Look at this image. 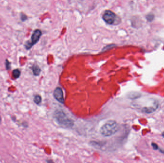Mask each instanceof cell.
Returning a JSON list of instances; mask_svg holds the SVG:
<instances>
[{"mask_svg":"<svg viewBox=\"0 0 164 163\" xmlns=\"http://www.w3.org/2000/svg\"><path fill=\"white\" fill-rule=\"evenodd\" d=\"M53 116L55 122L62 127L70 128L74 125L73 120L68 117L62 110H56Z\"/></svg>","mask_w":164,"mask_h":163,"instance_id":"cell-1","label":"cell"},{"mask_svg":"<svg viewBox=\"0 0 164 163\" xmlns=\"http://www.w3.org/2000/svg\"><path fill=\"white\" fill-rule=\"evenodd\" d=\"M119 130V126L115 120H108L100 129V133L104 137L112 136Z\"/></svg>","mask_w":164,"mask_h":163,"instance_id":"cell-2","label":"cell"},{"mask_svg":"<svg viewBox=\"0 0 164 163\" xmlns=\"http://www.w3.org/2000/svg\"><path fill=\"white\" fill-rule=\"evenodd\" d=\"M42 32L40 30H35L31 36V40L27 41L24 44V46L26 49L28 50L39 41Z\"/></svg>","mask_w":164,"mask_h":163,"instance_id":"cell-3","label":"cell"},{"mask_svg":"<svg viewBox=\"0 0 164 163\" xmlns=\"http://www.w3.org/2000/svg\"><path fill=\"white\" fill-rule=\"evenodd\" d=\"M102 18L104 21L108 24H113L116 20V15L113 12L107 10L104 12Z\"/></svg>","mask_w":164,"mask_h":163,"instance_id":"cell-4","label":"cell"},{"mask_svg":"<svg viewBox=\"0 0 164 163\" xmlns=\"http://www.w3.org/2000/svg\"><path fill=\"white\" fill-rule=\"evenodd\" d=\"M53 95L55 99H56L57 101H58L62 104H63L64 103L63 93L62 88H60L59 87H57L54 90Z\"/></svg>","mask_w":164,"mask_h":163,"instance_id":"cell-5","label":"cell"},{"mask_svg":"<svg viewBox=\"0 0 164 163\" xmlns=\"http://www.w3.org/2000/svg\"><path fill=\"white\" fill-rule=\"evenodd\" d=\"M33 73L35 76H38L41 74V70L38 65L37 64H34L31 67Z\"/></svg>","mask_w":164,"mask_h":163,"instance_id":"cell-6","label":"cell"},{"mask_svg":"<svg viewBox=\"0 0 164 163\" xmlns=\"http://www.w3.org/2000/svg\"><path fill=\"white\" fill-rule=\"evenodd\" d=\"M157 108V107H144L142 109V112L147 114H150L154 112Z\"/></svg>","mask_w":164,"mask_h":163,"instance_id":"cell-7","label":"cell"},{"mask_svg":"<svg viewBox=\"0 0 164 163\" xmlns=\"http://www.w3.org/2000/svg\"><path fill=\"white\" fill-rule=\"evenodd\" d=\"M21 75V71L19 69H16L12 71V77L14 79L16 80L20 77Z\"/></svg>","mask_w":164,"mask_h":163,"instance_id":"cell-8","label":"cell"},{"mask_svg":"<svg viewBox=\"0 0 164 163\" xmlns=\"http://www.w3.org/2000/svg\"><path fill=\"white\" fill-rule=\"evenodd\" d=\"M41 101H42V98L39 95H35L34 98V102H35V104L37 105L40 104Z\"/></svg>","mask_w":164,"mask_h":163,"instance_id":"cell-9","label":"cell"},{"mask_svg":"<svg viewBox=\"0 0 164 163\" xmlns=\"http://www.w3.org/2000/svg\"><path fill=\"white\" fill-rule=\"evenodd\" d=\"M5 67H6V70H9L11 69V62L8 60V59H6V62H5Z\"/></svg>","mask_w":164,"mask_h":163,"instance_id":"cell-10","label":"cell"},{"mask_svg":"<svg viewBox=\"0 0 164 163\" xmlns=\"http://www.w3.org/2000/svg\"><path fill=\"white\" fill-rule=\"evenodd\" d=\"M20 19L22 22L26 21L27 19V16L23 13H20Z\"/></svg>","mask_w":164,"mask_h":163,"instance_id":"cell-11","label":"cell"},{"mask_svg":"<svg viewBox=\"0 0 164 163\" xmlns=\"http://www.w3.org/2000/svg\"><path fill=\"white\" fill-rule=\"evenodd\" d=\"M151 146L154 150H158L159 148L158 145L156 144V143H154V142L151 143Z\"/></svg>","mask_w":164,"mask_h":163,"instance_id":"cell-12","label":"cell"},{"mask_svg":"<svg viewBox=\"0 0 164 163\" xmlns=\"http://www.w3.org/2000/svg\"><path fill=\"white\" fill-rule=\"evenodd\" d=\"M22 126H23L24 128H27V127L28 126V124L27 122L24 121L22 123Z\"/></svg>","mask_w":164,"mask_h":163,"instance_id":"cell-13","label":"cell"},{"mask_svg":"<svg viewBox=\"0 0 164 163\" xmlns=\"http://www.w3.org/2000/svg\"><path fill=\"white\" fill-rule=\"evenodd\" d=\"M159 152L162 153V154H164V149H163V148H160L159 147Z\"/></svg>","mask_w":164,"mask_h":163,"instance_id":"cell-14","label":"cell"},{"mask_svg":"<svg viewBox=\"0 0 164 163\" xmlns=\"http://www.w3.org/2000/svg\"><path fill=\"white\" fill-rule=\"evenodd\" d=\"M46 162L47 163H55L51 159H48L46 160Z\"/></svg>","mask_w":164,"mask_h":163,"instance_id":"cell-15","label":"cell"},{"mask_svg":"<svg viewBox=\"0 0 164 163\" xmlns=\"http://www.w3.org/2000/svg\"><path fill=\"white\" fill-rule=\"evenodd\" d=\"M11 119H12V120H13V122H16V116H13V117H12Z\"/></svg>","mask_w":164,"mask_h":163,"instance_id":"cell-16","label":"cell"},{"mask_svg":"<svg viewBox=\"0 0 164 163\" xmlns=\"http://www.w3.org/2000/svg\"><path fill=\"white\" fill-rule=\"evenodd\" d=\"M161 136L162 137H163L164 138V131L162 133Z\"/></svg>","mask_w":164,"mask_h":163,"instance_id":"cell-17","label":"cell"},{"mask_svg":"<svg viewBox=\"0 0 164 163\" xmlns=\"http://www.w3.org/2000/svg\"><path fill=\"white\" fill-rule=\"evenodd\" d=\"M1 122H2V118H1V117L0 116V124L1 123Z\"/></svg>","mask_w":164,"mask_h":163,"instance_id":"cell-18","label":"cell"}]
</instances>
